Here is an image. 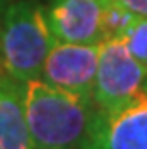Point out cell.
Returning a JSON list of instances; mask_svg holds the SVG:
<instances>
[{"instance_id":"277c9868","label":"cell","mask_w":147,"mask_h":149,"mask_svg":"<svg viewBox=\"0 0 147 149\" xmlns=\"http://www.w3.org/2000/svg\"><path fill=\"white\" fill-rule=\"evenodd\" d=\"M80 149H147V84L117 109H100Z\"/></svg>"},{"instance_id":"8992f818","label":"cell","mask_w":147,"mask_h":149,"mask_svg":"<svg viewBox=\"0 0 147 149\" xmlns=\"http://www.w3.org/2000/svg\"><path fill=\"white\" fill-rule=\"evenodd\" d=\"M109 0H56L48 10V23L57 42L100 44L101 13Z\"/></svg>"},{"instance_id":"7a4b0ae2","label":"cell","mask_w":147,"mask_h":149,"mask_svg":"<svg viewBox=\"0 0 147 149\" xmlns=\"http://www.w3.org/2000/svg\"><path fill=\"white\" fill-rule=\"evenodd\" d=\"M54 44L56 36L42 6L25 0L8 4L0 33V67L4 74L21 84L40 79Z\"/></svg>"},{"instance_id":"3957f363","label":"cell","mask_w":147,"mask_h":149,"mask_svg":"<svg viewBox=\"0 0 147 149\" xmlns=\"http://www.w3.org/2000/svg\"><path fill=\"white\" fill-rule=\"evenodd\" d=\"M147 80V65L138 61L122 38L100 44L94 101L100 109H117L136 96Z\"/></svg>"},{"instance_id":"6da1fadb","label":"cell","mask_w":147,"mask_h":149,"mask_svg":"<svg viewBox=\"0 0 147 149\" xmlns=\"http://www.w3.org/2000/svg\"><path fill=\"white\" fill-rule=\"evenodd\" d=\"M23 107L35 149H80L98 113L94 97L44 79L23 84Z\"/></svg>"},{"instance_id":"30bf717a","label":"cell","mask_w":147,"mask_h":149,"mask_svg":"<svg viewBox=\"0 0 147 149\" xmlns=\"http://www.w3.org/2000/svg\"><path fill=\"white\" fill-rule=\"evenodd\" d=\"M121 4H124L130 12H134L139 17H147V0H118Z\"/></svg>"},{"instance_id":"9c48e42d","label":"cell","mask_w":147,"mask_h":149,"mask_svg":"<svg viewBox=\"0 0 147 149\" xmlns=\"http://www.w3.org/2000/svg\"><path fill=\"white\" fill-rule=\"evenodd\" d=\"M122 40L126 42L130 54L143 65H147V17H139Z\"/></svg>"},{"instance_id":"5b68a950","label":"cell","mask_w":147,"mask_h":149,"mask_svg":"<svg viewBox=\"0 0 147 149\" xmlns=\"http://www.w3.org/2000/svg\"><path fill=\"white\" fill-rule=\"evenodd\" d=\"M100 44H73L56 40L44 61V80L69 92L94 97Z\"/></svg>"},{"instance_id":"8fae6325","label":"cell","mask_w":147,"mask_h":149,"mask_svg":"<svg viewBox=\"0 0 147 149\" xmlns=\"http://www.w3.org/2000/svg\"><path fill=\"white\" fill-rule=\"evenodd\" d=\"M6 8H8V0H0V33H2V23H4V15H6ZM4 74L2 67H0V77Z\"/></svg>"},{"instance_id":"52a82bcc","label":"cell","mask_w":147,"mask_h":149,"mask_svg":"<svg viewBox=\"0 0 147 149\" xmlns=\"http://www.w3.org/2000/svg\"><path fill=\"white\" fill-rule=\"evenodd\" d=\"M0 149H35L23 107V84L0 77Z\"/></svg>"},{"instance_id":"ba28073f","label":"cell","mask_w":147,"mask_h":149,"mask_svg":"<svg viewBox=\"0 0 147 149\" xmlns=\"http://www.w3.org/2000/svg\"><path fill=\"white\" fill-rule=\"evenodd\" d=\"M139 15L130 12L118 0H109L101 13V36L103 40L109 38H124L128 31L136 25Z\"/></svg>"}]
</instances>
